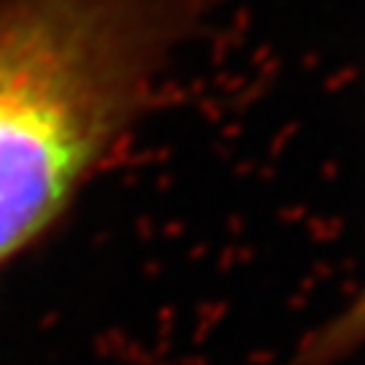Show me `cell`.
<instances>
[{
  "label": "cell",
  "instance_id": "obj_1",
  "mask_svg": "<svg viewBox=\"0 0 365 365\" xmlns=\"http://www.w3.org/2000/svg\"><path fill=\"white\" fill-rule=\"evenodd\" d=\"M203 0H0V268L149 103Z\"/></svg>",
  "mask_w": 365,
  "mask_h": 365
},
{
  "label": "cell",
  "instance_id": "obj_2",
  "mask_svg": "<svg viewBox=\"0 0 365 365\" xmlns=\"http://www.w3.org/2000/svg\"><path fill=\"white\" fill-rule=\"evenodd\" d=\"M365 346V284L333 319L306 339L298 365H333Z\"/></svg>",
  "mask_w": 365,
  "mask_h": 365
}]
</instances>
